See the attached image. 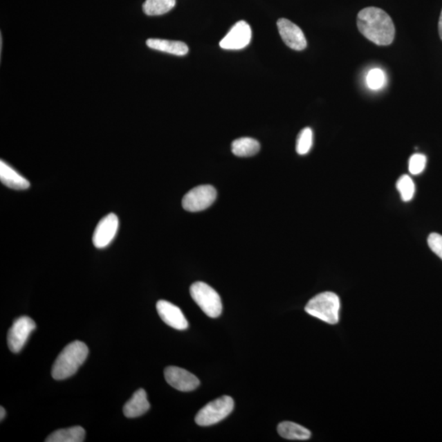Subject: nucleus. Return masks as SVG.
Listing matches in <instances>:
<instances>
[{
  "label": "nucleus",
  "mask_w": 442,
  "mask_h": 442,
  "mask_svg": "<svg viewBox=\"0 0 442 442\" xmlns=\"http://www.w3.org/2000/svg\"><path fill=\"white\" fill-rule=\"evenodd\" d=\"M357 28L366 39L379 46H390L396 28L391 17L376 7L364 8L357 16Z\"/></svg>",
  "instance_id": "nucleus-1"
},
{
  "label": "nucleus",
  "mask_w": 442,
  "mask_h": 442,
  "mask_svg": "<svg viewBox=\"0 0 442 442\" xmlns=\"http://www.w3.org/2000/svg\"><path fill=\"white\" fill-rule=\"evenodd\" d=\"M89 355L86 344L80 341H74L61 352L52 368V376L56 380L73 376L86 361Z\"/></svg>",
  "instance_id": "nucleus-2"
},
{
  "label": "nucleus",
  "mask_w": 442,
  "mask_h": 442,
  "mask_svg": "<svg viewBox=\"0 0 442 442\" xmlns=\"http://www.w3.org/2000/svg\"><path fill=\"white\" fill-rule=\"evenodd\" d=\"M341 303L337 294L325 292L311 299L305 307L308 314L329 324H336L339 321Z\"/></svg>",
  "instance_id": "nucleus-3"
},
{
  "label": "nucleus",
  "mask_w": 442,
  "mask_h": 442,
  "mask_svg": "<svg viewBox=\"0 0 442 442\" xmlns=\"http://www.w3.org/2000/svg\"><path fill=\"white\" fill-rule=\"evenodd\" d=\"M234 408V401L229 396H223L211 401L199 410L195 422L199 426H211L229 416Z\"/></svg>",
  "instance_id": "nucleus-4"
},
{
  "label": "nucleus",
  "mask_w": 442,
  "mask_h": 442,
  "mask_svg": "<svg viewBox=\"0 0 442 442\" xmlns=\"http://www.w3.org/2000/svg\"><path fill=\"white\" fill-rule=\"evenodd\" d=\"M192 298L211 318H217L222 313V302L220 295L211 286L203 282H196L190 287Z\"/></svg>",
  "instance_id": "nucleus-5"
},
{
  "label": "nucleus",
  "mask_w": 442,
  "mask_h": 442,
  "mask_svg": "<svg viewBox=\"0 0 442 442\" xmlns=\"http://www.w3.org/2000/svg\"><path fill=\"white\" fill-rule=\"evenodd\" d=\"M217 196V190L212 185L195 187L185 195L182 206L187 212H202L212 206Z\"/></svg>",
  "instance_id": "nucleus-6"
},
{
  "label": "nucleus",
  "mask_w": 442,
  "mask_h": 442,
  "mask_svg": "<svg viewBox=\"0 0 442 442\" xmlns=\"http://www.w3.org/2000/svg\"><path fill=\"white\" fill-rule=\"evenodd\" d=\"M35 328L37 324L28 316H21L16 320L8 333V345L10 350L13 353H19Z\"/></svg>",
  "instance_id": "nucleus-7"
},
{
  "label": "nucleus",
  "mask_w": 442,
  "mask_h": 442,
  "mask_svg": "<svg viewBox=\"0 0 442 442\" xmlns=\"http://www.w3.org/2000/svg\"><path fill=\"white\" fill-rule=\"evenodd\" d=\"M252 39V29L247 22L240 21L230 29L220 42V46L227 50H239L248 46Z\"/></svg>",
  "instance_id": "nucleus-8"
},
{
  "label": "nucleus",
  "mask_w": 442,
  "mask_h": 442,
  "mask_svg": "<svg viewBox=\"0 0 442 442\" xmlns=\"http://www.w3.org/2000/svg\"><path fill=\"white\" fill-rule=\"evenodd\" d=\"M119 220L113 213L109 214L98 222L93 235V243L97 248H104L113 242L118 233Z\"/></svg>",
  "instance_id": "nucleus-9"
},
{
  "label": "nucleus",
  "mask_w": 442,
  "mask_h": 442,
  "mask_svg": "<svg viewBox=\"0 0 442 442\" xmlns=\"http://www.w3.org/2000/svg\"><path fill=\"white\" fill-rule=\"evenodd\" d=\"M164 374L169 385L178 391L192 392L200 385L199 379L194 374L176 366H169Z\"/></svg>",
  "instance_id": "nucleus-10"
},
{
  "label": "nucleus",
  "mask_w": 442,
  "mask_h": 442,
  "mask_svg": "<svg viewBox=\"0 0 442 442\" xmlns=\"http://www.w3.org/2000/svg\"><path fill=\"white\" fill-rule=\"evenodd\" d=\"M277 26L286 46L297 51H302L306 48L305 35L298 26L288 19H280L277 21Z\"/></svg>",
  "instance_id": "nucleus-11"
},
{
  "label": "nucleus",
  "mask_w": 442,
  "mask_h": 442,
  "mask_svg": "<svg viewBox=\"0 0 442 442\" xmlns=\"http://www.w3.org/2000/svg\"><path fill=\"white\" fill-rule=\"evenodd\" d=\"M157 311L160 319L172 328L185 330L189 323L183 312L178 306L167 301L160 300L157 303Z\"/></svg>",
  "instance_id": "nucleus-12"
},
{
  "label": "nucleus",
  "mask_w": 442,
  "mask_h": 442,
  "mask_svg": "<svg viewBox=\"0 0 442 442\" xmlns=\"http://www.w3.org/2000/svg\"><path fill=\"white\" fill-rule=\"evenodd\" d=\"M149 408L150 404L145 390L138 389L124 405L123 413L127 418H137L145 414Z\"/></svg>",
  "instance_id": "nucleus-13"
},
{
  "label": "nucleus",
  "mask_w": 442,
  "mask_h": 442,
  "mask_svg": "<svg viewBox=\"0 0 442 442\" xmlns=\"http://www.w3.org/2000/svg\"><path fill=\"white\" fill-rule=\"evenodd\" d=\"M0 180L4 185L16 190H28L30 182L3 160L0 163Z\"/></svg>",
  "instance_id": "nucleus-14"
},
{
  "label": "nucleus",
  "mask_w": 442,
  "mask_h": 442,
  "mask_svg": "<svg viewBox=\"0 0 442 442\" xmlns=\"http://www.w3.org/2000/svg\"><path fill=\"white\" fill-rule=\"evenodd\" d=\"M147 46L155 50L162 51L176 56H185L189 53V47L184 42L162 39H149Z\"/></svg>",
  "instance_id": "nucleus-15"
},
{
  "label": "nucleus",
  "mask_w": 442,
  "mask_h": 442,
  "mask_svg": "<svg viewBox=\"0 0 442 442\" xmlns=\"http://www.w3.org/2000/svg\"><path fill=\"white\" fill-rule=\"evenodd\" d=\"M261 145L255 138L243 137L232 142L231 150L237 157H252L260 151Z\"/></svg>",
  "instance_id": "nucleus-16"
},
{
  "label": "nucleus",
  "mask_w": 442,
  "mask_h": 442,
  "mask_svg": "<svg viewBox=\"0 0 442 442\" xmlns=\"http://www.w3.org/2000/svg\"><path fill=\"white\" fill-rule=\"evenodd\" d=\"M279 434L288 440L305 441L311 439V432L307 428L293 422H283L278 426Z\"/></svg>",
  "instance_id": "nucleus-17"
},
{
  "label": "nucleus",
  "mask_w": 442,
  "mask_h": 442,
  "mask_svg": "<svg viewBox=\"0 0 442 442\" xmlns=\"http://www.w3.org/2000/svg\"><path fill=\"white\" fill-rule=\"evenodd\" d=\"M86 437V431L80 426L53 432L46 440V442H82Z\"/></svg>",
  "instance_id": "nucleus-18"
},
{
  "label": "nucleus",
  "mask_w": 442,
  "mask_h": 442,
  "mask_svg": "<svg viewBox=\"0 0 442 442\" xmlns=\"http://www.w3.org/2000/svg\"><path fill=\"white\" fill-rule=\"evenodd\" d=\"M176 0H146L142 10L147 16L166 15L176 6Z\"/></svg>",
  "instance_id": "nucleus-19"
},
{
  "label": "nucleus",
  "mask_w": 442,
  "mask_h": 442,
  "mask_svg": "<svg viewBox=\"0 0 442 442\" xmlns=\"http://www.w3.org/2000/svg\"><path fill=\"white\" fill-rule=\"evenodd\" d=\"M313 145V131L309 127L302 129L297 138L296 151L299 155L309 153Z\"/></svg>",
  "instance_id": "nucleus-20"
},
{
  "label": "nucleus",
  "mask_w": 442,
  "mask_h": 442,
  "mask_svg": "<svg viewBox=\"0 0 442 442\" xmlns=\"http://www.w3.org/2000/svg\"><path fill=\"white\" fill-rule=\"evenodd\" d=\"M396 189L398 190L400 198L404 202H409L414 198L415 186L412 178L407 175H403L399 178L396 183Z\"/></svg>",
  "instance_id": "nucleus-21"
},
{
  "label": "nucleus",
  "mask_w": 442,
  "mask_h": 442,
  "mask_svg": "<svg viewBox=\"0 0 442 442\" xmlns=\"http://www.w3.org/2000/svg\"><path fill=\"white\" fill-rule=\"evenodd\" d=\"M366 82H367L369 89H374V91L380 89L386 83L385 73L380 68L370 70L367 77H366Z\"/></svg>",
  "instance_id": "nucleus-22"
},
{
  "label": "nucleus",
  "mask_w": 442,
  "mask_h": 442,
  "mask_svg": "<svg viewBox=\"0 0 442 442\" xmlns=\"http://www.w3.org/2000/svg\"><path fill=\"white\" fill-rule=\"evenodd\" d=\"M427 158L425 156L421 154H416L412 156L409 162V171L414 176L421 174L425 169Z\"/></svg>",
  "instance_id": "nucleus-23"
},
{
  "label": "nucleus",
  "mask_w": 442,
  "mask_h": 442,
  "mask_svg": "<svg viewBox=\"0 0 442 442\" xmlns=\"http://www.w3.org/2000/svg\"><path fill=\"white\" fill-rule=\"evenodd\" d=\"M427 244L432 251L442 260V235L436 233L430 234L427 238Z\"/></svg>",
  "instance_id": "nucleus-24"
},
{
  "label": "nucleus",
  "mask_w": 442,
  "mask_h": 442,
  "mask_svg": "<svg viewBox=\"0 0 442 442\" xmlns=\"http://www.w3.org/2000/svg\"><path fill=\"white\" fill-rule=\"evenodd\" d=\"M439 30L440 37L442 40V10L441 12V15H440V19L439 22Z\"/></svg>",
  "instance_id": "nucleus-25"
},
{
  "label": "nucleus",
  "mask_w": 442,
  "mask_h": 442,
  "mask_svg": "<svg viewBox=\"0 0 442 442\" xmlns=\"http://www.w3.org/2000/svg\"><path fill=\"white\" fill-rule=\"evenodd\" d=\"M0 412H1V414H0V419H1V421H3V419L4 418V417H6V409H3V407L0 408Z\"/></svg>",
  "instance_id": "nucleus-26"
}]
</instances>
